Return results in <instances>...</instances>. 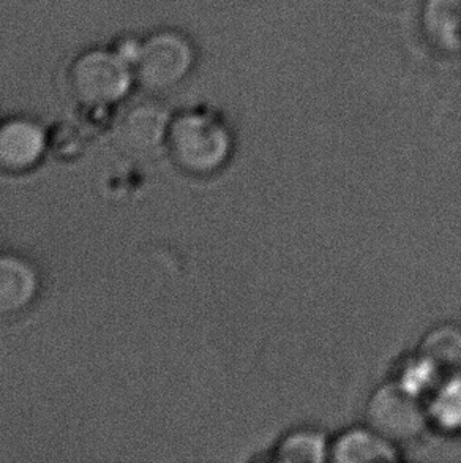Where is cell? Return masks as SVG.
<instances>
[{
    "label": "cell",
    "mask_w": 461,
    "mask_h": 463,
    "mask_svg": "<svg viewBox=\"0 0 461 463\" xmlns=\"http://www.w3.org/2000/svg\"><path fill=\"white\" fill-rule=\"evenodd\" d=\"M165 147L185 175L207 177L228 165L234 137L219 113L209 108H188L173 114Z\"/></svg>",
    "instance_id": "1"
},
{
    "label": "cell",
    "mask_w": 461,
    "mask_h": 463,
    "mask_svg": "<svg viewBox=\"0 0 461 463\" xmlns=\"http://www.w3.org/2000/svg\"><path fill=\"white\" fill-rule=\"evenodd\" d=\"M70 99L86 109L122 105L135 84L131 63L111 46H92L78 52L65 71Z\"/></svg>",
    "instance_id": "2"
},
{
    "label": "cell",
    "mask_w": 461,
    "mask_h": 463,
    "mask_svg": "<svg viewBox=\"0 0 461 463\" xmlns=\"http://www.w3.org/2000/svg\"><path fill=\"white\" fill-rule=\"evenodd\" d=\"M196 50L187 33L160 27L137 38L131 57L136 88L146 94H163L177 88L193 71Z\"/></svg>",
    "instance_id": "3"
},
{
    "label": "cell",
    "mask_w": 461,
    "mask_h": 463,
    "mask_svg": "<svg viewBox=\"0 0 461 463\" xmlns=\"http://www.w3.org/2000/svg\"><path fill=\"white\" fill-rule=\"evenodd\" d=\"M367 426L392 441L393 445L419 439L430 424L427 407L418 395L399 383H387L374 389L365 410Z\"/></svg>",
    "instance_id": "4"
},
{
    "label": "cell",
    "mask_w": 461,
    "mask_h": 463,
    "mask_svg": "<svg viewBox=\"0 0 461 463\" xmlns=\"http://www.w3.org/2000/svg\"><path fill=\"white\" fill-rule=\"evenodd\" d=\"M171 119L173 113L155 99L125 100L114 122V139L127 154L149 156L166 146Z\"/></svg>",
    "instance_id": "5"
},
{
    "label": "cell",
    "mask_w": 461,
    "mask_h": 463,
    "mask_svg": "<svg viewBox=\"0 0 461 463\" xmlns=\"http://www.w3.org/2000/svg\"><path fill=\"white\" fill-rule=\"evenodd\" d=\"M50 135L37 119L13 116L0 122V171L23 175L43 160Z\"/></svg>",
    "instance_id": "6"
},
{
    "label": "cell",
    "mask_w": 461,
    "mask_h": 463,
    "mask_svg": "<svg viewBox=\"0 0 461 463\" xmlns=\"http://www.w3.org/2000/svg\"><path fill=\"white\" fill-rule=\"evenodd\" d=\"M40 291V276L27 258L0 253V317L31 307Z\"/></svg>",
    "instance_id": "7"
},
{
    "label": "cell",
    "mask_w": 461,
    "mask_h": 463,
    "mask_svg": "<svg viewBox=\"0 0 461 463\" xmlns=\"http://www.w3.org/2000/svg\"><path fill=\"white\" fill-rule=\"evenodd\" d=\"M397 445L372 427H354L331 441L329 460L337 463L397 462Z\"/></svg>",
    "instance_id": "8"
},
{
    "label": "cell",
    "mask_w": 461,
    "mask_h": 463,
    "mask_svg": "<svg viewBox=\"0 0 461 463\" xmlns=\"http://www.w3.org/2000/svg\"><path fill=\"white\" fill-rule=\"evenodd\" d=\"M420 27L435 50L449 56L461 54V0H424Z\"/></svg>",
    "instance_id": "9"
},
{
    "label": "cell",
    "mask_w": 461,
    "mask_h": 463,
    "mask_svg": "<svg viewBox=\"0 0 461 463\" xmlns=\"http://www.w3.org/2000/svg\"><path fill=\"white\" fill-rule=\"evenodd\" d=\"M418 353L443 378L461 375V326L456 323L435 326L420 340Z\"/></svg>",
    "instance_id": "10"
},
{
    "label": "cell",
    "mask_w": 461,
    "mask_h": 463,
    "mask_svg": "<svg viewBox=\"0 0 461 463\" xmlns=\"http://www.w3.org/2000/svg\"><path fill=\"white\" fill-rule=\"evenodd\" d=\"M331 441L318 429L302 427L281 437L274 448V462L319 463L329 460Z\"/></svg>",
    "instance_id": "11"
},
{
    "label": "cell",
    "mask_w": 461,
    "mask_h": 463,
    "mask_svg": "<svg viewBox=\"0 0 461 463\" xmlns=\"http://www.w3.org/2000/svg\"><path fill=\"white\" fill-rule=\"evenodd\" d=\"M430 424L444 432H461V375L447 376L433 389L425 403Z\"/></svg>",
    "instance_id": "12"
},
{
    "label": "cell",
    "mask_w": 461,
    "mask_h": 463,
    "mask_svg": "<svg viewBox=\"0 0 461 463\" xmlns=\"http://www.w3.org/2000/svg\"><path fill=\"white\" fill-rule=\"evenodd\" d=\"M393 2H400V0H393Z\"/></svg>",
    "instance_id": "13"
}]
</instances>
